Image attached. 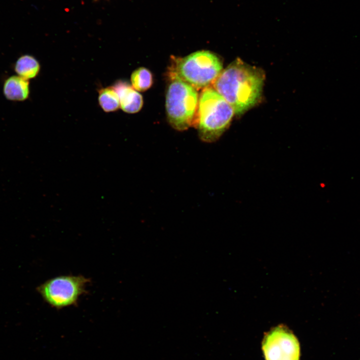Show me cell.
Here are the masks:
<instances>
[{
	"instance_id": "obj_1",
	"label": "cell",
	"mask_w": 360,
	"mask_h": 360,
	"mask_svg": "<svg viewBox=\"0 0 360 360\" xmlns=\"http://www.w3.org/2000/svg\"><path fill=\"white\" fill-rule=\"evenodd\" d=\"M264 72L237 58L222 70L214 88L240 116L256 104L262 96Z\"/></svg>"
},
{
	"instance_id": "obj_2",
	"label": "cell",
	"mask_w": 360,
	"mask_h": 360,
	"mask_svg": "<svg viewBox=\"0 0 360 360\" xmlns=\"http://www.w3.org/2000/svg\"><path fill=\"white\" fill-rule=\"evenodd\" d=\"M234 111L230 104L214 88H204L198 98L194 124L201 140H218L229 127Z\"/></svg>"
},
{
	"instance_id": "obj_3",
	"label": "cell",
	"mask_w": 360,
	"mask_h": 360,
	"mask_svg": "<svg viewBox=\"0 0 360 360\" xmlns=\"http://www.w3.org/2000/svg\"><path fill=\"white\" fill-rule=\"evenodd\" d=\"M166 100L168 118L172 127L184 130L194 124L198 97L195 88L170 72Z\"/></svg>"
},
{
	"instance_id": "obj_4",
	"label": "cell",
	"mask_w": 360,
	"mask_h": 360,
	"mask_svg": "<svg viewBox=\"0 0 360 360\" xmlns=\"http://www.w3.org/2000/svg\"><path fill=\"white\" fill-rule=\"evenodd\" d=\"M174 60L170 72L196 89L210 86L222 70L220 58L208 50L196 52Z\"/></svg>"
},
{
	"instance_id": "obj_5",
	"label": "cell",
	"mask_w": 360,
	"mask_h": 360,
	"mask_svg": "<svg viewBox=\"0 0 360 360\" xmlns=\"http://www.w3.org/2000/svg\"><path fill=\"white\" fill-rule=\"evenodd\" d=\"M90 280L82 276H61L48 280L36 288L43 300L60 309L77 304Z\"/></svg>"
},
{
	"instance_id": "obj_6",
	"label": "cell",
	"mask_w": 360,
	"mask_h": 360,
	"mask_svg": "<svg viewBox=\"0 0 360 360\" xmlns=\"http://www.w3.org/2000/svg\"><path fill=\"white\" fill-rule=\"evenodd\" d=\"M262 350L266 360H299L300 348L295 336L286 328L279 326L265 336Z\"/></svg>"
},
{
	"instance_id": "obj_7",
	"label": "cell",
	"mask_w": 360,
	"mask_h": 360,
	"mask_svg": "<svg viewBox=\"0 0 360 360\" xmlns=\"http://www.w3.org/2000/svg\"><path fill=\"white\" fill-rule=\"evenodd\" d=\"M120 100V107L129 114L138 112L143 105L142 95L132 86L124 82L119 81L113 86Z\"/></svg>"
},
{
	"instance_id": "obj_8",
	"label": "cell",
	"mask_w": 360,
	"mask_h": 360,
	"mask_svg": "<svg viewBox=\"0 0 360 360\" xmlns=\"http://www.w3.org/2000/svg\"><path fill=\"white\" fill-rule=\"evenodd\" d=\"M6 97L10 100H23L29 94V82L21 76H12L5 82L4 88Z\"/></svg>"
},
{
	"instance_id": "obj_9",
	"label": "cell",
	"mask_w": 360,
	"mask_h": 360,
	"mask_svg": "<svg viewBox=\"0 0 360 360\" xmlns=\"http://www.w3.org/2000/svg\"><path fill=\"white\" fill-rule=\"evenodd\" d=\"M38 62L33 56L26 55L21 56L16 62L15 70L16 73L25 79L35 77L39 72Z\"/></svg>"
},
{
	"instance_id": "obj_10",
	"label": "cell",
	"mask_w": 360,
	"mask_h": 360,
	"mask_svg": "<svg viewBox=\"0 0 360 360\" xmlns=\"http://www.w3.org/2000/svg\"><path fill=\"white\" fill-rule=\"evenodd\" d=\"M98 102L105 112L116 110L120 106L118 96L113 87L100 89L98 92Z\"/></svg>"
},
{
	"instance_id": "obj_11",
	"label": "cell",
	"mask_w": 360,
	"mask_h": 360,
	"mask_svg": "<svg viewBox=\"0 0 360 360\" xmlns=\"http://www.w3.org/2000/svg\"><path fill=\"white\" fill-rule=\"evenodd\" d=\"M132 88L138 92H144L152 84V75L146 68L141 67L136 70L130 78Z\"/></svg>"
}]
</instances>
